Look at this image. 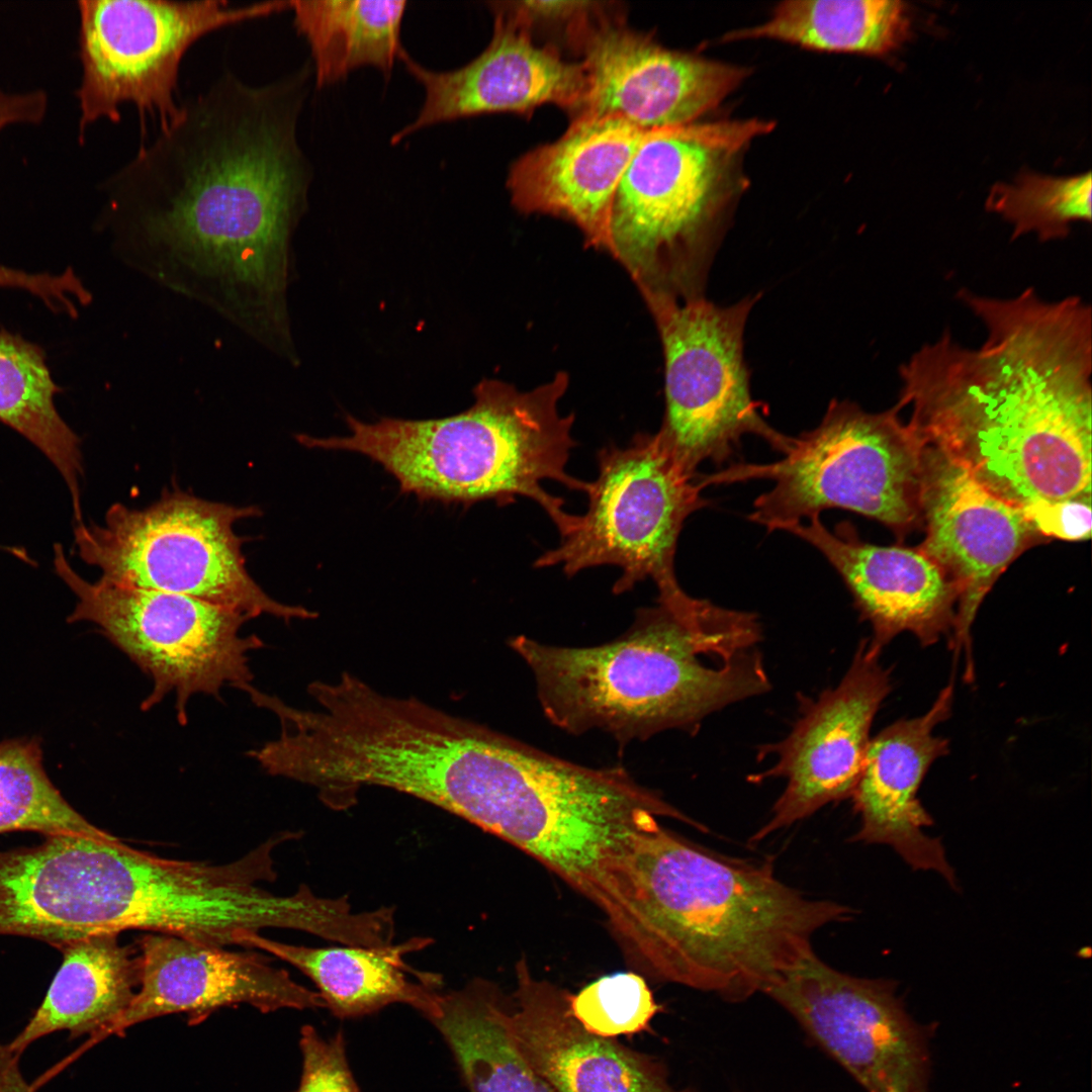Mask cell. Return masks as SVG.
<instances>
[{
	"label": "cell",
	"mask_w": 1092,
	"mask_h": 1092,
	"mask_svg": "<svg viewBox=\"0 0 1092 1092\" xmlns=\"http://www.w3.org/2000/svg\"><path fill=\"white\" fill-rule=\"evenodd\" d=\"M312 73L308 61L263 86L223 73L104 185L123 260L258 343L287 331L289 246L312 176L296 128Z\"/></svg>",
	"instance_id": "obj_1"
},
{
	"label": "cell",
	"mask_w": 1092,
	"mask_h": 1092,
	"mask_svg": "<svg viewBox=\"0 0 1092 1092\" xmlns=\"http://www.w3.org/2000/svg\"><path fill=\"white\" fill-rule=\"evenodd\" d=\"M985 328L979 347L945 330L899 366L909 424L981 485L1021 508L1091 495L1092 313L1071 295L962 288Z\"/></svg>",
	"instance_id": "obj_2"
},
{
	"label": "cell",
	"mask_w": 1092,
	"mask_h": 1092,
	"mask_svg": "<svg viewBox=\"0 0 1092 1092\" xmlns=\"http://www.w3.org/2000/svg\"><path fill=\"white\" fill-rule=\"evenodd\" d=\"M586 898L636 973L741 1002L813 950L849 907L805 897L771 864L730 860L652 820L602 864Z\"/></svg>",
	"instance_id": "obj_3"
},
{
	"label": "cell",
	"mask_w": 1092,
	"mask_h": 1092,
	"mask_svg": "<svg viewBox=\"0 0 1092 1092\" xmlns=\"http://www.w3.org/2000/svg\"><path fill=\"white\" fill-rule=\"evenodd\" d=\"M751 613L697 599L642 608L614 641L562 647L517 636L511 647L534 674L548 719L572 734L598 729L622 745L666 729H690L709 714L769 689Z\"/></svg>",
	"instance_id": "obj_4"
},
{
	"label": "cell",
	"mask_w": 1092,
	"mask_h": 1092,
	"mask_svg": "<svg viewBox=\"0 0 1092 1092\" xmlns=\"http://www.w3.org/2000/svg\"><path fill=\"white\" fill-rule=\"evenodd\" d=\"M567 384L565 373L530 391L483 380L474 388L473 404L455 416L364 423L347 415L348 435H299L297 440L307 448L363 454L397 480L400 492L421 500L505 506L517 496L528 497L562 530L571 514L562 498L544 488V481L571 490L587 488L586 481L566 470L575 446L574 416L560 415L558 402Z\"/></svg>",
	"instance_id": "obj_5"
},
{
	"label": "cell",
	"mask_w": 1092,
	"mask_h": 1092,
	"mask_svg": "<svg viewBox=\"0 0 1092 1092\" xmlns=\"http://www.w3.org/2000/svg\"><path fill=\"white\" fill-rule=\"evenodd\" d=\"M774 126L761 119L693 122L644 134L614 196L609 249L644 294L705 296L743 188L741 155Z\"/></svg>",
	"instance_id": "obj_6"
},
{
	"label": "cell",
	"mask_w": 1092,
	"mask_h": 1092,
	"mask_svg": "<svg viewBox=\"0 0 1092 1092\" xmlns=\"http://www.w3.org/2000/svg\"><path fill=\"white\" fill-rule=\"evenodd\" d=\"M895 404L880 413L832 399L819 425L794 437L792 449L771 463H735L712 474V484L769 479L748 519L768 531L820 516L830 509L876 520L900 539L921 526L924 442Z\"/></svg>",
	"instance_id": "obj_7"
},
{
	"label": "cell",
	"mask_w": 1092,
	"mask_h": 1092,
	"mask_svg": "<svg viewBox=\"0 0 1092 1092\" xmlns=\"http://www.w3.org/2000/svg\"><path fill=\"white\" fill-rule=\"evenodd\" d=\"M255 506L211 502L180 489L143 509L112 505L103 524H77L74 544L101 580L195 598L249 621L269 615L289 623L317 614L270 597L249 573L237 522L258 517Z\"/></svg>",
	"instance_id": "obj_8"
},
{
	"label": "cell",
	"mask_w": 1092,
	"mask_h": 1092,
	"mask_svg": "<svg viewBox=\"0 0 1092 1092\" xmlns=\"http://www.w3.org/2000/svg\"><path fill=\"white\" fill-rule=\"evenodd\" d=\"M54 568L77 598L68 622L94 624L151 679L143 711L172 695L177 720L185 725L192 697L219 699L226 687L245 692L253 686L250 655L263 642L243 635L249 620L241 614L184 595L88 581L59 543Z\"/></svg>",
	"instance_id": "obj_9"
},
{
	"label": "cell",
	"mask_w": 1092,
	"mask_h": 1092,
	"mask_svg": "<svg viewBox=\"0 0 1092 1092\" xmlns=\"http://www.w3.org/2000/svg\"><path fill=\"white\" fill-rule=\"evenodd\" d=\"M697 476L686 473L657 434L639 433L624 446L598 453V476L588 482L586 512L556 548L535 567L560 566L574 575L585 568L614 565L621 576L613 592L630 590L652 579L657 602L678 606L690 599L674 572V554L685 521L710 502Z\"/></svg>",
	"instance_id": "obj_10"
},
{
	"label": "cell",
	"mask_w": 1092,
	"mask_h": 1092,
	"mask_svg": "<svg viewBox=\"0 0 1092 1092\" xmlns=\"http://www.w3.org/2000/svg\"><path fill=\"white\" fill-rule=\"evenodd\" d=\"M660 334L665 412L656 433L680 468L727 462L744 435H755L787 454L794 437L769 426L758 412L744 359V329L761 294L721 306L705 296L677 300L645 295Z\"/></svg>",
	"instance_id": "obj_11"
},
{
	"label": "cell",
	"mask_w": 1092,
	"mask_h": 1092,
	"mask_svg": "<svg viewBox=\"0 0 1092 1092\" xmlns=\"http://www.w3.org/2000/svg\"><path fill=\"white\" fill-rule=\"evenodd\" d=\"M77 96L80 136L93 122L120 120L133 105L145 133L149 119L165 128L178 115L179 69L186 52L217 29L290 9L291 1L232 6L228 1L82 0Z\"/></svg>",
	"instance_id": "obj_12"
},
{
	"label": "cell",
	"mask_w": 1092,
	"mask_h": 1092,
	"mask_svg": "<svg viewBox=\"0 0 1092 1092\" xmlns=\"http://www.w3.org/2000/svg\"><path fill=\"white\" fill-rule=\"evenodd\" d=\"M892 981L841 973L812 950L762 993L867 1092H928L930 1053Z\"/></svg>",
	"instance_id": "obj_13"
},
{
	"label": "cell",
	"mask_w": 1092,
	"mask_h": 1092,
	"mask_svg": "<svg viewBox=\"0 0 1092 1092\" xmlns=\"http://www.w3.org/2000/svg\"><path fill=\"white\" fill-rule=\"evenodd\" d=\"M573 46L582 54L587 83L573 117L614 115L644 130L693 123L750 74L743 66L666 49L605 13Z\"/></svg>",
	"instance_id": "obj_14"
},
{
	"label": "cell",
	"mask_w": 1092,
	"mask_h": 1092,
	"mask_svg": "<svg viewBox=\"0 0 1092 1092\" xmlns=\"http://www.w3.org/2000/svg\"><path fill=\"white\" fill-rule=\"evenodd\" d=\"M925 538L917 547L944 572L958 593L951 648L963 654L972 680L971 630L997 578L1039 534L1015 507L981 485L940 449L925 443L920 491Z\"/></svg>",
	"instance_id": "obj_15"
},
{
	"label": "cell",
	"mask_w": 1092,
	"mask_h": 1092,
	"mask_svg": "<svg viewBox=\"0 0 1092 1092\" xmlns=\"http://www.w3.org/2000/svg\"><path fill=\"white\" fill-rule=\"evenodd\" d=\"M879 655L863 640L840 682L810 702L791 733L772 746L775 764L755 778H784L786 788L753 842L852 795L873 720L891 690Z\"/></svg>",
	"instance_id": "obj_16"
},
{
	"label": "cell",
	"mask_w": 1092,
	"mask_h": 1092,
	"mask_svg": "<svg viewBox=\"0 0 1092 1092\" xmlns=\"http://www.w3.org/2000/svg\"><path fill=\"white\" fill-rule=\"evenodd\" d=\"M491 9L489 43L458 69L434 71L402 52L399 60L424 88L425 100L416 118L393 134V144L428 126L481 114H527L547 104L573 116L579 111L587 88L582 64L535 43L531 28L500 2Z\"/></svg>",
	"instance_id": "obj_17"
},
{
	"label": "cell",
	"mask_w": 1092,
	"mask_h": 1092,
	"mask_svg": "<svg viewBox=\"0 0 1092 1092\" xmlns=\"http://www.w3.org/2000/svg\"><path fill=\"white\" fill-rule=\"evenodd\" d=\"M139 948V990L107 1036L165 1014L195 1017L236 1004L263 1012L325 1007L317 992L256 952L154 932L141 937Z\"/></svg>",
	"instance_id": "obj_18"
},
{
	"label": "cell",
	"mask_w": 1092,
	"mask_h": 1092,
	"mask_svg": "<svg viewBox=\"0 0 1092 1092\" xmlns=\"http://www.w3.org/2000/svg\"><path fill=\"white\" fill-rule=\"evenodd\" d=\"M783 531L813 545L841 576L872 626L871 649L881 652L903 632L913 634L923 646L952 634L957 589L919 548L871 544L850 522H841L830 531L819 516Z\"/></svg>",
	"instance_id": "obj_19"
},
{
	"label": "cell",
	"mask_w": 1092,
	"mask_h": 1092,
	"mask_svg": "<svg viewBox=\"0 0 1092 1092\" xmlns=\"http://www.w3.org/2000/svg\"><path fill=\"white\" fill-rule=\"evenodd\" d=\"M647 131L614 115L573 117L560 138L512 165L507 186L513 203L568 219L587 243L609 251L614 196Z\"/></svg>",
	"instance_id": "obj_20"
},
{
	"label": "cell",
	"mask_w": 1092,
	"mask_h": 1092,
	"mask_svg": "<svg viewBox=\"0 0 1092 1092\" xmlns=\"http://www.w3.org/2000/svg\"><path fill=\"white\" fill-rule=\"evenodd\" d=\"M568 991L517 965L509 1023L532 1066L559 1092H697L677 1088L656 1056L585 1031L568 1008Z\"/></svg>",
	"instance_id": "obj_21"
},
{
	"label": "cell",
	"mask_w": 1092,
	"mask_h": 1092,
	"mask_svg": "<svg viewBox=\"0 0 1092 1092\" xmlns=\"http://www.w3.org/2000/svg\"><path fill=\"white\" fill-rule=\"evenodd\" d=\"M952 699L949 682L925 714L899 720L871 739L851 797L860 817L852 840L888 844L913 869L936 871L956 889L941 842L923 830L932 819L917 798L932 763L948 751L935 727L950 715Z\"/></svg>",
	"instance_id": "obj_22"
},
{
	"label": "cell",
	"mask_w": 1092,
	"mask_h": 1092,
	"mask_svg": "<svg viewBox=\"0 0 1092 1092\" xmlns=\"http://www.w3.org/2000/svg\"><path fill=\"white\" fill-rule=\"evenodd\" d=\"M429 937H413L397 944L310 947L275 941L254 934L243 946L256 947L289 963L306 977L332 1013L358 1017L393 1004H407L428 1019L435 1014L441 979L412 969L404 958L427 947Z\"/></svg>",
	"instance_id": "obj_23"
},
{
	"label": "cell",
	"mask_w": 1092,
	"mask_h": 1092,
	"mask_svg": "<svg viewBox=\"0 0 1092 1092\" xmlns=\"http://www.w3.org/2000/svg\"><path fill=\"white\" fill-rule=\"evenodd\" d=\"M63 956L42 1003L22 1030L5 1043L20 1058L37 1039L57 1031L90 1042L107 1032L131 1002L139 988L138 956L118 941L117 933H100L57 947Z\"/></svg>",
	"instance_id": "obj_24"
},
{
	"label": "cell",
	"mask_w": 1092,
	"mask_h": 1092,
	"mask_svg": "<svg viewBox=\"0 0 1092 1092\" xmlns=\"http://www.w3.org/2000/svg\"><path fill=\"white\" fill-rule=\"evenodd\" d=\"M510 995L474 979L440 994L429 1018L441 1032L470 1092H559L518 1048L509 1023Z\"/></svg>",
	"instance_id": "obj_25"
},
{
	"label": "cell",
	"mask_w": 1092,
	"mask_h": 1092,
	"mask_svg": "<svg viewBox=\"0 0 1092 1092\" xmlns=\"http://www.w3.org/2000/svg\"><path fill=\"white\" fill-rule=\"evenodd\" d=\"M294 26L307 41L318 87L335 84L361 67L388 77L404 49L403 0L291 1Z\"/></svg>",
	"instance_id": "obj_26"
},
{
	"label": "cell",
	"mask_w": 1092,
	"mask_h": 1092,
	"mask_svg": "<svg viewBox=\"0 0 1092 1092\" xmlns=\"http://www.w3.org/2000/svg\"><path fill=\"white\" fill-rule=\"evenodd\" d=\"M906 4L897 0H790L763 23L726 33L724 41L768 38L808 50L884 56L907 38Z\"/></svg>",
	"instance_id": "obj_27"
},
{
	"label": "cell",
	"mask_w": 1092,
	"mask_h": 1092,
	"mask_svg": "<svg viewBox=\"0 0 1092 1092\" xmlns=\"http://www.w3.org/2000/svg\"><path fill=\"white\" fill-rule=\"evenodd\" d=\"M54 382L40 347L0 329V423L34 445L57 468L72 498L74 520L83 523L81 441L58 413Z\"/></svg>",
	"instance_id": "obj_28"
},
{
	"label": "cell",
	"mask_w": 1092,
	"mask_h": 1092,
	"mask_svg": "<svg viewBox=\"0 0 1092 1092\" xmlns=\"http://www.w3.org/2000/svg\"><path fill=\"white\" fill-rule=\"evenodd\" d=\"M32 831L110 839L78 813L46 772L38 738L0 743V834Z\"/></svg>",
	"instance_id": "obj_29"
},
{
	"label": "cell",
	"mask_w": 1092,
	"mask_h": 1092,
	"mask_svg": "<svg viewBox=\"0 0 1092 1092\" xmlns=\"http://www.w3.org/2000/svg\"><path fill=\"white\" fill-rule=\"evenodd\" d=\"M1091 187L1090 172L1069 178L1025 173L994 186L987 208L1011 223L1013 239L1034 233L1042 242L1059 240L1073 222L1091 220Z\"/></svg>",
	"instance_id": "obj_30"
},
{
	"label": "cell",
	"mask_w": 1092,
	"mask_h": 1092,
	"mask_svg": "<svg viewBox=\"0 0 1092 1092\" xmlns=\"http://www.w3.org/2000/svg\"><path fill=\"white\" fill-rule=\"evenodd\" d=\"M568 1008L585 1031L604 1038L653 1032L651 1021L663 1010L636 972L606 975L568 993Z\"/></svg>",
	"instance_id": "obj_31"
},
{
	"label": "cell",
	"mask_w": 1092,
	"mask_h": 1092,
	"mask_svg": "<svg viewBox=\"0 0 1092 1092\" xmlns=\"http://www.w3.org/2000/svg\"><path fill=\"white\" fill-rule=\"evenodd\" d=\"M300 1049L303 1069L298 1092H361L349 1068L341 1032L326 1039L305 1025Z\"/></svg>",
	"instance_id": "obj_32"
},
{
	"label": "cell",
	"mask_w": 1092,
	"mask_h": 1092,
	"mask_svg": "<svg viewBox=\"0 0 1092 1092\" xmlns=\"http://www.w3.org/2000/svg\"><path fill=\"white\" fill-rule=\"evenodd\" d=\"M1037 534L1066 541H1083L1091 536V495L1058 500L1039 499L1020 508Z\"/></svg>",
	"instance_id": "obj_33"
},
{
	"label": "cell",
	"mask_w": 1092,
	"mask_h": 1092,
	"mask_svg": "<svg viewBox=\"0 0 1092 1092\" xmlns=\"http://www.w3.org/2000/svg\"><path fill=\"white\" fill-rule=\"evenodd\" d=\"M503 5L531 30L536 24H565L569 40L596 16L604 12L594 1H515Z\"/></svg>",
	"instance_id": "obj_34"
},
{
	"label": "cell",
	"mask_w": 1092,
	"mask_h": 1092,
	"mask_svg": "<svg viewBox=\"0 0 1092 1092\" xmlns=\"http://www.w3.org/2000/svg\"><path fill=\"white\" fill-rule=\"evenodd\" d=\"M42 91L6 93L0 90V131L13 123H37L47 110Z\"/></svg>",
	"instance_id": "obj_35"
},
{
	"label": "cell",
	"mask_w": 1092,
	"mask_h": 1092,
	"mask_svg": "<svg viewBox=\"0 0 1092 1092\" xmlns=\"http://www.w3.org/2000/svg\"><path fill=\"white\" fill-rule=\"evenodd\" d=\"M0 1092H37L23 1077L19 1059L0 1055Z\"/></svg>",
	"instance_id": "obj_36"
}]
</instances>
